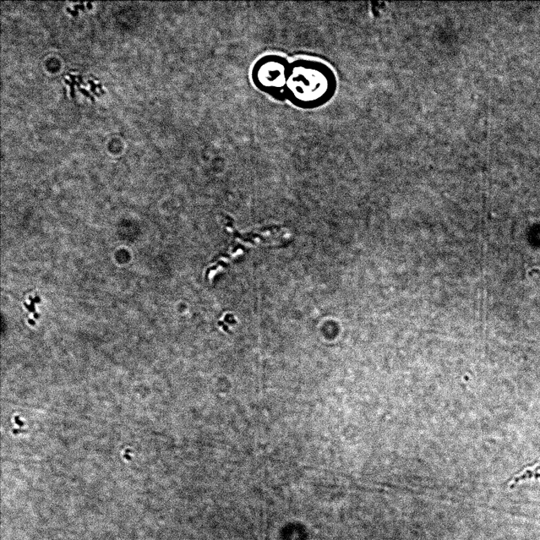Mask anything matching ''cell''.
<instances>
[{
    "label": "cell",
    "instance_id": "6da1fadb",
    "mask_svg": "<svg viewBox=\"0 0 540 540\" xmlns=\"http://www.w3.org/2000/svg\"><path fill=\"white\" fill-rule=\"evenodd\" d=\"M334 89L330 69L321 63L298 59L290 65L285 97L294 106L313 108L329 99Z\"/></svg>",
    "mask_w": 540,
    "mask_h": 540
},
{
    "label": "cell",
    "instance_id": "7a4b0ae2",
    "mask_svg": "<svg viewBox=\"0 0 540 540\" xmlns=\"http://www.w3.org/2000/svg\"><path fill=\"white\" fill-rule=\"evenodd\" d=\"M290 65L280 56L269 55L260 58L253 68L255 86L271 96H285Z\"/></svg>",
    "mask_w": 540,
    "mask_h": 540
},
{
    "label": "cell",
    "instance_id": "3957f363",
    "mask_svg": "<svg viewBox=\"0 0 540 540\" xmlns=\"http://www.w3.org/2000/svg\"><path fill=\"white\" fill-rule=\"evenodd\" d=\"M226 230L232 233L236 241L249 247H258V245L260 244H275L285 242V240L290 239L291 237L290 231L286 230V229H280V230L279 229H276V230L267 231L258 233V235H253H253L243 236L238 233L230 222L226 221Z\"/></svg>",
    "mask_w": 540,
    "mask_h": 540
},
{
    "label": "cell",
    "instance_id": "277c9868",
    "mask_svg": "<svg viewBox=\"0 0 540 540\" xmlns=\"http://www.w3.org/2000/svg\"><path fill=\"white\" fill-rule=\"evenodd\" d=\"M244 251L241 249H237L236 251H234V252L231 250L230 253H229L228 255L225 256V258H222V259L220 261H218L215 265H213L214 266L215 269L210 271L209 274V280L212 282L217 274H219L220 272L224 269L226 265H227L233 260H236L240 258V256L242 255Z\"/></svg>",
    "mask_w": 540,
    "mask_h": 540
}]
</instances>
